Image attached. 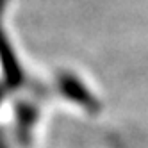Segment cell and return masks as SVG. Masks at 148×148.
Wrapping results in <instances>:
<instances>
[{
	"label": "cell",
	"instance_id": "1",
	"mask_svg": "<svg viewBox=\"0 0 148 148\" xmlns=\"http://www.w3.org/2000/svg\"><path fill=\"white\" fill-rule=\"evenodd\" d=\"M59 89L68 100L82 105V107H86L88 111H91V112L100 111L98 100L95 98L91 95V91L84 86L77 77H73L71 73H61L59 75Z\"/></svg>",
	"mask_w": 148,
	"mask_h": 148
},
{
	"label": "cell",
	"instance_id": "2",
	"mask_svg": "<svg viewBox=\"0 0 148 148\" xmlns=\"http://www.w3.org/2000/svg\"><path fill=\"white\" fill-rule=\"evenodd\" d=\"M0 61H2V66H4V71H5V79L11 86H20V82L23 80V75H22V70H20V64L14 57V52L9 45V41L5 39L2 29H0Z\"/></svg>",
	"mask_w": 148,
	"mask_h": 148
},
{
	"label": "cell",
	"instance_id": "3",
	"mask_svg": "<svg viewBox=\"0 0 148 148\" xmlns=\"http://www.w3.org/2000/svg\"><path fill=\"white\" fill-rule=\"evenodd\" d=\"M16 118H18V129H16L18 139L25 146V145H29V139H30V130H32V125H34V120H36V109L23 103V105L18 107Z\"/></svg>",
	"mask_w": 148,
	"mask_h": 148
},
{
	"label": "cell",
	"instance_id": "4",
	"mask_svg": "<svg viewBox=\"0 0 148 148\" xmlns=\"http://www.w3.org/2000/svg\"><path fill=\"white\" fill-rule=\"evenodd\" d=\"M0 148H7V143H5V139H4V134L0 132Z\"/></svg>",
	"mask_w": 148,
	"mask_h": 148
},
{
	"label": "cell",
	"instance_id": "5",
	"mask_svg": "<svg viewBox=\"0 0 148 148\" xmlns=\"http://www.w3.org/2000/svg\"><path fill=\"white\" fill-rule=\"evenodd\" d=\"M2 95H4V93H2V89H0V102H2Z\"/></svg>",
	"mask_w": 148,
	"mask_h": 148
}]
</instances>
